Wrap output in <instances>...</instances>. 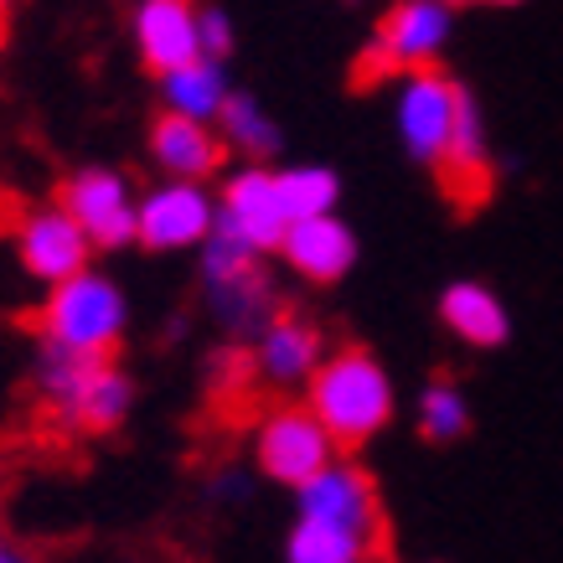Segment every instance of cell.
<instances>
[{"label":"cell","mask_w":563,"mask_h":563,"mask_svg":"<svg viewBox=\"0 0 563 563\" xmlns=\"http://www.w3.org/2000/svg\"><path fill=\"white\" fill-rule=\"evenodd\" d=\"M306 409L325 424V434L336 440V450H362L367 440H377L398 413V388L393 373L383 367V357H373L367 346H336L325 352L321 367L310 373V383L300 388Z\"/></svg>","instance_id":"obj_2"},{"label":"cell","mask_w":563,"mask_h":563,"mask_svg":"<svg viewBox=\"0 0 563 563\" xmlns=\"http://www.w3.org/2000/svg\"><path fill=\"white\" fill-rule=\"evenodd\" d=\"M207 383H212V393H222V398H233V393H243L249 383H254V362H249V346L228 342L212 357V367H207Z\"/></svg>","instance_id":"obj_24"},{"label":"cell","mask_w":563,"mask_h":563,"mask_svg":"<svg viewBox=\"0 0 563 563\" xmlns=\"http://www.w3.org/2000/svg\"><path fill=\"white\" fill-rule=\"evenodd\" d=\"M461 103H465V88L450 73L440 68L398 73V88H393V135H398V145H404V155L413 166H424V172L444 166L455 124H461Z\"/></svg>","instance_id":"obj_5"},{"label":"cell","mask_w":563,"mask_h":563,"mask_svg":"<svg viewBox=\"0 0 563 563\" xmlns=\"http://www.w3.org/2000/svg\"><path fill=\"white\" fill-rule=\"evenodd\" d=\"M440 325L471 352H496L512 342V310L486 279H450L440 290Z\"/></svg>","instance_id":"obj_16"},{"label":"cell","mask_w":563,"mask_h":563,"mask_svg":"<svg viewBox=\"0 0 563 563\" xmlns=\"http://www.w3.org/2000/svg\"><path fill=\"white\" fill-rule=\"evenodd\" d=\"M274 187H279V202H285L290 222L336 212V202H342V176L331 166H285V172H274Z\"/></svg>","instance_id":"obj_23"},{"label":"cell","mask_w":563,"mask_h":563,"mask_svg":"<svg viewBox=\"0 0 563 563\" xmlns=\"http://www.w3.org/2000/svg\"><path fill=\"white\" fill-rule=\"evenodd\" d=\"M197 42H202V57L228 63V52H233L239 32H233V21H228L222 5H197Z\"/></svg>","instance_id":"obj_25"},{"label":"cell","mask_w":563,"mask_h":563,"mask_svg":"<svg viewBox=\"0 0 563 563\" xmlns=\"http://www.w3.org/2000/svg\"><path fill=\"white\" fill-rule=\"evenodd\" d=\"M0 563H42V559H36L32 548L21 543L16 532H5V528H0Z\"/></svg>","instance_id":"obj_27"},{"label":"cell","mask_w":563,"mask_h":563,"mask_svg":"<svg viewBox=\"0 0 563 563\" xmlns=\"http://www.w3.org/2000/svg\"><path fill=\"white\" fill-rule=\"evenodd\" d=\"M228 93H233V84H228V68L218 57H197V63L161 73V103H166V114H181V120L218 124Z\"/></svg>","instance_id":"obj_18"},{"label":"cell","mask_w":563,"mask_h":563,"mask_svg":"<svg viewBox=\"0 0 563 563\" xmlns=\"http://www.w3.org/2000/svg\"><path fill=\"white\" fill-rule=\"evenodd\" d=\"M476 5H522V0H476Z\"/></svg>","instance_id":"obj_28"},{"label":"cell","mask_w":563,"mask_h":563,"mask_svg":"<svg viewBox=\"0 0 563 563\" xmlns=\"http://www.w3.org/2000/svg\"><path fill=\"white\" fill-rule=\"evenodd\" d=\"M440 176L461 191L465 202H476V197L492 191V135H486V114H481V103L471 93L461 103V124H455V140H450Z\"/></svg>","instance_id":"obj_19"},{"label":"cell","mask_w":563,"mask_h":563,"mask_svg":"<svg viewBox=\"0 0 563 563\" xmlns=\"http://www.w3.org/2000/svg\"><path fill=\"white\" fill-rule=\"evenodd\" d=\"M32 393L36 409L47 413L57 434H114L135 409V377L114 357H78L57 346H36L32 362Z\"/></svg>","instance_id":"obj_1"},{"label":"cell","mask_w":563,"mask_h":563,"mask_svg":"<svg viewBox=\"0 0 563 563\" xmlns=\"http://www.w3.org/2000/svg\"><path fill=\"white\" fill-rule=\"evenodd\" d=\"M476 424L471 393L455 377H429L424 388L413 393V429L424 444H461Z\"/></svg>","instance_id":"obj_20"},{"label":"cell","mask_w":563,"mask_h":563,"mask_svg":"<svg viewBox=\"0 0 563 563\" xmlns=\"http://www.w3.org/2000/svg\"><path fill=\"white\" fill-rule=\"evenodd\" d=\"M57 202L68 207V218L88 233L93 249H130L135 243V187L124 181L120 172L109 166H84L63 181V197Z\"/></svg>","instance_id":"obj_12"},{"label":"cell","mask_w":563,"mask_h":563,"mask_svg":"<svg viewBox=\"0 0 563 563\" xmlns=\"http://www.w3.org/2000/svg\"><path fill=\"white\" fill-rule=\"evenodd\" d=\"M222 155L228 145H222L218 124L181 120V114H161L151 124V161L172 181H212L222 172Z\"/></svg>","instance_id":"obj_17"},{"label":"cell","mask_w":563,"mask_h":563,"mask_svg":"<svg viewBox=\"0 0 563 563\" xmlns=\"http://www.w3.org/2000/svg\"><path fill=\"white\" fill-rule=\"evenodd\" d=\"M5 5H11V0H0V11H5Z\"/></svg>","instance_id":"obj_29"},{"label":"cell","mask_w":563,"mask_h":563,"mask_svg":"<svg viewBox=\"0 0 563 563\" xmlns=\"http://www.w3.org/2000/svg\"><path fill=\"white\" fill-rule=\"evenodd\" d=\"M124 331H130V300L93 264L68 274V279H57V285H47L42 310H36L42 346L78 352V357H114Z\"/></svg>","instance_id":"obj_3"},{"label":"cell","mask_w":563,"mask_h":563,"mask_svg":"<svg viewBox=\"0 0 563 563\" xmlns=\"http://www.w3.org/2000/svg\"><path fill=\"white\" fill-rule=\"evenodd\" d=\"M207 496H212L218 507H239V501L254 496V476H249L243 465H222V471H212V481H207Z\"/></svg>","instance_id":"obj_26"},{"label":"cell","mask_w":563,"mask_h":563,"mask_svg":"<svg viewBox=\"0 0 563 563\" xmlns=\"http://www.w3.org/2000/svg\"><path fill=\"white\" fill-rule=\"evenodd\" d=\"M218 135L228 151H239L243 161H258V166H269L274 155H279V124H274V114L264 109V103L254 99V93H228V103H222L218 114Z\"/></svg>","instance_id":"obj_21"},{"label":"cell","mask_w":563,"mask_h":563,"mask_svg":"<svg viewBox=\"0 0 563 563\" xmlns=\"http://www.w3.org/2000/svg\"><path fill=\"white\" fill-rule=\"evenodd\" d=\"M218 228V191L207 181H172L161 176L135 202V243L151 254H191Z\"/></svg>","instance_id":"obj_8"},{"label":"cell","mask_w":563,"mask_h":563,"mask_svg":"<svg viewBox=\"0 0 563 563\" xmlns=\"http://www.w3.org/2000/svg\"><path fill=\"white\" fill-rule=\"evenodd\" d=\"M295 517L357 532L373 548L383 543V496H377L373 476L357 461H346V455H336L331 465H321L310 481L295 486Z\"/></svg>","instance_id":"obj_9"},{"label":"cell","mask_w":563,"mask_h":563,"mask_svg":"<svg viewBox=\"0 0 563 563\" xmlns=\"http://www.w3.org/2000/svg\"><path fill=\"white\" fill-rule=\"evenodd\" d=\"M197 258H202V306L212 325L222 331V342L249 346L264 331V321L285 310L264 254L212 228V239L197 249Z\"/></svg>","instance_id":"obj_4"},{"label":"cell","mask_w":563,"mask_h":563,"mask_svg":"<svg viewBox=\"0 0 563 563\" xmlns=\"http://www.w3.org/2000/svg\"><path fill=\"white\" fill-rule=\"evenodd\" d=\"M130 36L140 47V63L161 78V73L197 63L202 42H197V0H140L130 16Z\"/></svg>","instance_id":"obj_15"},{"label":"cell","mask_w":563,"mask_h":563,"mask_svg":"<svg viewBox=\"0 0 563 563\" xmlns=\"http://www.w3.org/2000/svg\"><path fill=\"white\" fill-rule=\"evenodd\" d=\"M373 553L377 548L357 532L306 522V517H295L285 532V563H373Z\"/></svg>","instance_id":"obj_22"},{"label":"cell","mask_w":563,"mask_h":563,"mask_svg":"<svg viewBox=\"0 0 563 563\" xmlns=\"http://www.w3.org/2000/svg\"><path fill=\"white\" fill-rule=\"evenodd\" d=\"M16 258L36 285H57V279L88 269L93 243H88V233L68 218V207L47 202V207H32V212L16 218Z\"/></svg>","instance_id":"obj_13"},{"label":"cell","mask_w":563,"mask_h":563,"mask_svg":"<svg viewBox=\"0 0 563 563\" xmlns=\"http://www.w3.org/2000/svg\"><path fill=\"white\" fill-rule=\"evenodd\" d=\"M455 42V5L450 0H393L367 47V73H419L434 68Z\"/></svg>","instance_id":"obj_7"},{"label":"cell","mask_w":563,"mask_h":563,"mask_svg":"<svg viewBox=\"0 0 563 563\" xmlns=\"http://www.w3.org/2000/svg\"><path fill=\"white\" fill-rule=\"evenodd\" d=\"M285 228H290V212L279 202L274 172L258 166V161H243L218 191V233H228V239H239L243 249H254V254L269 258V254H279Z\"/></svg>","instance_id":"obj_10"},{"label":"cell","mask_w":563,"mask_h":563,"mask_svg":"<svg viewBox=\"0 0 563 563\" xmlns=\"http://www.w3.org/2000/svg\"><path fill=\"white\" fill-rule=\"evenodd\" d=\"M331 352L325 346V331L300 310H279L264 321L254 342H249V362H254V383L274 393H300L310 383V373L321 367V357Z\"/></svg>","instance_id":"obj_11"},{"label":"cell","mask_w":563,"mask_h":563,"mask_svg":"<svg viewBox=\"0 0 563 563\" xmlns=\"http://www.w3.org/2000/svg\"><path fill=\"white\" fill-rule=\"evenodd\" d=\"M249 450H254V471L274 486L295 492L300 481H310L321 465H331L342 450L325 434V424L300 404H269V409L254 419V434H249Z\"/></svg>","instance_id":"obj_6"},{"label":"cell","mask_w":563,"mask_h":563,"mask_svg":"<svg viewBox=\"0 0 563 563\" xmlns=\"http://www.w3.org/2000/svg\"><path fill=\"white\" fill-rule=\"evenodd\" d=\"M357 233L352 222L336 218V212H321V218H295L279 239V258L285 269L300 274L306 285H342L346 274L357 269Z\"/></svg>","instance_id":"obj_14"}]
</instances>
